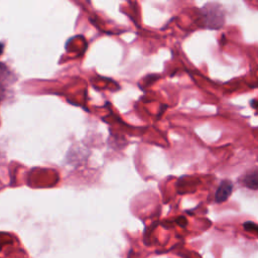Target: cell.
<instances>
[{"label":"cell","mask_w":258,"mask_h":258,"mask_svg":"<svg viewBox=\"0 0 258 258\" xmlns=\"http://www.w3.org/2000/svg\"><path fill=\"white\" fill-rule=\"evenodd\" d=\"M244 184L252 189H256L257 185H258V181H257V171L254 170L253 172H250L249 174H247L244 179Z\"/></svg>","instance_id":"obj_2"},{"label":"cell","mask_w":258,"mask_h":258,"mask_svg":"<svg viewBox=\"0 0 258 258\" xmlns=\"http://www.w3.org/2000/svg\"><path fill=\"white\" fill-rule=\"evenodd\" d=\"M232 190H233V183L228 179L223 180L220 183L219 187L217 188L215 201L217 203H223V202L227 201L228 198L230 197V195L232 194Z\"/></svg>","instance_id":"obj_1"},{"label":"cell","mask_w":258,"mask_h":258,"mask_svg":"<svg viewBox=\"0 0 258 258\" xmlns=\"http://www.w3.org/2000/svg\"><path fill=\"white\" fill-rule=\"evenodd\" d=\"M244 228L247 230V231H254L256 232V225L251 223V222H248V223H245L244 224Z\"/></svg>","instance_id":"obj_3"}]
</instances>
